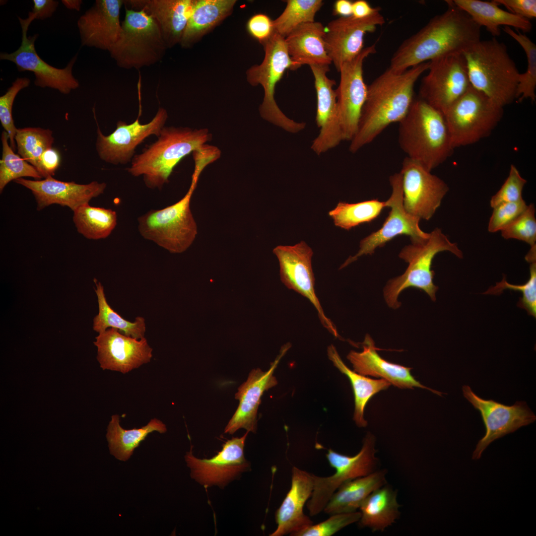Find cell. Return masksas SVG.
Instances as JSON below:
<instances>
[{"mask_svg": "<svg viewBox=\"0 0 536 536\" xmlns=\"http://www.w3.org/2000/svg\"><path fill=\"white\" fill-rule=\"evenodd\" d=\"M448 7L405 39L393 54L388 68L402 72L453 53H463L480 39V27L464 10L446 0Z\"/></svg>", "mask_w": 536, "mask_h": 536, "instance_id": "1", "label": "cell"}, {"mask_svg": "<svg viewBox=\"0 0 536 536\" xmlns=\"http://www.w3.org/2000/svg\"><path fill=\"white\" fill-rule=\"evenodd\" d=\"M429 66V62L423 63L402 72L388 68L367 85L357 131L349 147L350 152L355 153L372 142L389 126L404 117L415 98V84Z\"/></svg>", "mask_w": 536, "mask_h": 536, "instance_id": "2", "label": "cell"}, {"mask_svg": "<svg viewBox=\"0 0 536 536\" xmlns=\"http://www.w3.org/2000/svg\"><path fill=\"white\" fill-rule=\"evenodd\" d=\"M398 142L406 157L431 171L455 149L443 113L418 97L399 123Z\"/></svg>", "mask_w": 536, "mask_h": 536, "instance_id": "3", "label": "cell"}, {"mask_svg": "<svg viewBox=\"0 0 536 536\" xmlns=\"http://www.w3.org/2000/svg\"><path fill=\"white\" fill-rule=\"evenodd\" d=\"M463 54L471 87L503 107L516 99L520 72L503 43L480 40Z\"/></svg>", "mask_w": 536, "mask_h": 536, "instance_id": "4", "label": "cell"}, {"mask_svg": "<svg viewBox=\"0 0 536 536\" xmlns=\"http://www.w3.org/2000/svg\"><path fill=\"white\" fill-rule=\"evenodd\" d=\"M157 140L134 156L129 172L142 176L146 187L162 189L174 168L184 157L201 148L211 139L207 129L164 127Z\"/></svg>", "mask_w": 536, "mask_h": 536, "instance_id": "5", "label": "cell"}, {"mask_svg": "<svg viewBox=\"0 0 536 536\" xmlns=\"http://www.w3.org/2000/svg\"><path fill=\"white\" fill-rule=\"evenodd\" d=\"M443 251L450 252L460 259L463 258L458 245L451 242L438 228L429 233L426 240L412 242L402 250L399 257L408 265L402 275L389 281L384 289V298L390 307L395 309L401 306L399 296L408 287L424 291L435 301L438 287L433 283L435 272L431 267L435 256Z\"/></svg>", "mask_w": 536, "mask_h": 536, "instance_id": "6", "label": "cell"}, {"mask_svg": "<svg viewBox=\"0 0 536 536\" xmlns=\"http://www.w3.org/2000/svg\"><path fill=\"white\" fill-rule=\"evenodd\" d=\"M168 47L159 25L144 10L125 6L120 36L109 51L117 65L139 69L160 62Z\"/></svg>", "mask_w": 536, "mask_h": 536, "instance_id": "7", "label": "cell"}, {"mask_svg": "<svg viewBox=\"0 0 536 536\" xmlns=\"http://www.w3.org/2000/svg\"><path fill=\"white\" fill-rule=\"evenodd\" d=\"M265 51L263 62L252 66L246 71L247 81L252 86L261 85L264 91L263 102L259 108L265 120L292 133L303 130L305 123L296 122L286 116L274 99L276 84L287 69L293 70V65L288 55L285 38L274 31L271 36L262 44Z\"/></svg>", "mask_w": 536, "mask_h": 536, "instance_id": "8", "label": "cell"}, {"mask_svg": "<svg viewBox=\"0 0 536 536\" xmlns=\"http://www.w3.org/2000/svg\"><path fill=\"white\" fill-rule=\"evenodd\" d=\"M196 186L191 184L187 194L177 202L160 209H151L139 217L140 234L171 253L186 251L198 234L190 208L191 197Z\"/></svg>", "mask_w": 536, "mask_h": 536, "instance_id": "9", "label": "cell"}, {"mask_svg": "<svg viewBox=\"0 0 536 536\" xmlns=\"http://www.w3.org/2000/svg\"><path fill=\"white\" fill-rule=\"evenodd\" d=\"M503 108L470 86L443 113L454 148L490 135L502 118Z\"/></svg>", "mask_w": 536, "mask_h": 536, "instance_id": "10", "label": "cell"}, {"mask_svg": "<svg viewBox=\"0 0 536 536\" xmlns=\"http://www.w3.org/2000/svg\"><path fill=\"white\" fill-rule=\"evenodd\" d=\"M375 438L368 433L360 451L348 456L329 449L327 459L335 469L332 475L319 476L312 474L313 489L307 507L311 516L323 511L333 494L342 483L370 474L379 469V461L375 456Z\"/></svg>", "mask_w": 536, "mask_h": 536, "instance_id": "11", "label": "cell"}, {"mask_svg": "<svg viewBox=\"0 0 536 536\" xmlns=\"http://www.w3.org/2000/svg\"><path fill=\"white\" fill-rule=\"evenodd\" d=\"M421 80L418 98L443 113L471 86L463 53L447 54L429 62Z\"/></svg>", "mask_w": 536, "mask_h": 536, "instance_id": "12", "label": "cell"}, {"mask_svg": "<svg viewBox=\"0 0 536 536\" xmlns=\"http://www.w3.org/2000/svg\"><path fill=\"white\" fill-rule=\"evenodd\" d=\"M22 30L21 43L20 47L11 53H1L0 59L13 63L19 71L33 72L35 76L34 84L40 87H50L59 90L64 94L79 87V84L72 74V68L77 59L76 54L64 68L54 67L40 58L36 51L35 42L38 35L27 36V33L31 23L35 19L29 12L26 19L18 17Z\"/></svg>", "mask_w": 536, "mask_h": 536, "instance_id": "13", "label": "cell"}, {"mask_svg": "<svg viewBox=\"0 0 536 536\" xmlns=\"http://www.w3.org/2000/svg\"><path fill=\"white\" fill-rule=\"evenodd\" d=\"M462 391L464 397L479 411L485 427V435L478 442L472 453V460L479 459L493 441L536 420V415L525 402H516L509 406L480 398L468 385L463 386Z\"/></svg>", "mask_w": 536, "mask_h": 536, "instance_id": "14", "label": "cell"}, {"mask_svg": "<svg viewBox=\"0 0 536 536\" xmlns=\"http://www.w3.org/2000/svg\"><path fill=\"white\" fill-rule=\"evenodd\" d=\"M390 183L392 194L385 203L386 207H390L391 210L382 227L363 239L360 241L358 252L355 256L349 257L339 269L346 267L360 256L372 255L377 248L384 246L398 236H408L412 242H422L429 237V233L420 228V219L408 214L404 209L400 172L390 176Z\"/></svg>", "mask_w": 536, "mask_h": 536, "instance_id": "15", "label": "cell"}, {"mask_svg": "<svg viewBox=\"0 0 536 536\" xmlns=\"http://www.w3.org/2000/svg\"><path fill=\"white\" fill-rule=\"evenodd\" d=\"M273 252L279 261L282 282L288 288L307 298L317 310L323 326L338 338L335 325L325 315L315 293L312 249L304 241H301L294 246H278L273 249Z\"/></svg>", "mask_w": 536, "mask_h": 536, "instance_id": "16", "label": "cell"}, {"mask_svg": "<svg viewBox=\"0 0 536 536\" xmlns=\"http://www.w3.org/2000/svg\"><path fill=\"white\" fill-rule=\"evenodd\" d=\"M376 44L364 48L355 58L343 64L338 72L340 81L335 89L339 118L344 140L355 135L366 100L367 85L363 77V63L376 52Z\"/></svg>", "mask_w": 536, "mask_h": 536, "instance_id": "17", "label": "cell"}, {"mask_svg": "<svg viewBox=\"0 0 536 536\" xmlns=\"http://www.w3.org/2000/svg\"><path fill=\"white\" fill-rule=\"evenodd\" d=\"M400 173L405 210L420 220L430 219L448 192V185L407 157L403 160Z\"/></svg>", "mask_w": 536, "mask_h": 536, "instance_id": "18", "label": "cell"}, {"mask_svg": "<svg viewBox=\"0 0 536 536\" xmlns=\"http://www.w3.org/2000/svg\"><path fill=\"white\" fill-rule=\"evenodd\" d=\"M139 116L130 124L119 121L115 130L108 135L102 134L96 122V150L102 160L115 165L130 162L138 145L151 135H159L168 118L167 111L163 108L158 109L147 124H141Z\"/></svg>", "mask_w": 536, "mask_h": 536, "instance_id": "19", "label": "cell"}, {"mask_svg": "<svg viewBox=\"0 0 536 536\" xmlns=\"http://www.w3.org/2000/svg\"><path fill=\"white\" fill-rule=\"evenodd\" d=\"M248 432L227 441L222 450L209 459L196 458L191 448L185 459L192 478L205 488L213 485L222 488L248 470L250 464L245 458L244 448Z\"/></svg>", "mask_w": 536, "mask_h": 536, "instance_id": "20", "label": "cell"}, {"mask_svg": "<svg viewBox=\"0 0 536 536\" xmlns=\"http://www.w3.org/2000/svg\"><path fill=\"white\" fill-rule=\"evenodd\" d=\"M380 11L365 18L340 17L328 23L325 27L326 48L337 71L343 64L362 51L365 35L374 32L378 26L385 23Z\"/></svg>", "mask_w": 536, "mask_h": 536, "instance_id": "21", "label": "cell"}, {"mask_svg": "<svg viewBox=\"0 0 536 536\" xmlns=\"http://www.w3.org/2000/svg\"><path fill=\"white\" fill-rule=\"evenodd\" d=\"M95 339L97 359L103 370L125 374L150 362L152 356L145 337L137 339L114 328L99 333Z\"/></svg>", "mask_w": 536, "mask_h": 536, "instance_id": "22", "label": "cell"}, {"mask_svg": "<svg viewBox=\"0 0 536 536\" xmlns=\"http://www.w3.org/2000/svg\"><path fill=\"white\" fill-rule=\"evenodd\" d=\"M290 343L283 345L274 361L267 371L260 368L253 369L246 382L238 388L235 398L239 401L237 409L226 426L224 433L232 434L244 428L255 433L257 427V413L264 393L277 384L273 373L280 359L291 347Z\"/></svg>", "mask_w": 536, "mask_h": 536, "instance_id": "23", "label": "cell"}, {"mask_svg": "<svg viewBox=\"0 0 536 536\" xmlns=\"http://www.w3.org/2000/svg\"><path fill=\"white\" fill-rule=\"evenodd\" d=\"M314 78L317 96L316 121L320 134L314 140L311 148L320 154L335 147L344 140L339 118L335 80L329 78V66H310Z\"/></svg>", "mask_w": 536, "mask_h": 536, "instance_id": "24", "label": "cell"}, {"mask_svg": "<svg viewBox=\"0 0 536 536\" xmlns=\"http://www.w3.org/2000/svg\"><path fill=\"white\" fill-rule=\"evenodd\" d=\"M14 181L32 192L38 210L52 204H58L74 211L102 194L106 188L105 183L93 181L87 184H79L74 182L59 181L52 176L41 180L21 178Z\"/></svg>", "mask_w": 536, "mask_h": 536, "instance_id": "25", "label": "cell"}, {"mask_svg": "<svg viewBox=\"0 0 536 536\" xmlns=\"http://www.w3.org/2000/svg\"><path fill=\"white\" fill-rule=\"evenodd\" d=\"M123 4V0H96L77 20L81 45L109 51L121 33Z\"/></svg>", "mask_w": 536, "mask_h": 536, "instance_id": "26", "label": "cell"}, {"mask_svg": "<svg viewBox=\"0 0 536 536\" xmlns=\"http://www.w3.org/2000/svg\"><path fill=\"white\" fill-rule=\"evenodd\" d=\"M313 489L312 474L293 467L291 487L275 512L277 528L270 536H293L314 524L303 512Z\"/></svg>", "mask_w": 536, "mask_h": 536, "instance_id": "27", "label": "cell"}, {"mask_svg": "<svg viewBox=\"0 0 536 536\" xmlns=\"http://www.w3.org/2000/svg\"><path fill=\"white\" fill-rule=\"evenodd\" d=\"M362 346V351L351 350L347 355L355 372L363 376L385 379L401 389L420 388L442 396V393L427 387L417 381L410 373L411 368L390 362L381 357L377 352L379 349L368 334Z\"/></svg>", "mask_w": 536, "mask_h": 536, "instance_id": "28", "label": "cell"}, {"mask_svg": "<svg viewBox=\"0 0 536 536\" xmlns=\"http://www.w3.org/2000/svg\"><path fill=\"white\" fill-rule=\"evenodd\" d=\"M195 0H126L125 6L144 10L159 25L163 39L171 48L180 43Z\"/></svg>", "mask_w": 536, "mask_h": 536, "instance_id": "29", "label": "cell"}, {"mask_svg": "<svg viewBox=\"0 0 536 536\" xmlns=\"http://www.w3.org/2000/svg\"><path fill=\"white\" fill-rule=\"evenodd\" d=\"M325 34L324 25L315 21L299 25L285 38L293 70L304 65H330L332 61L326 48Z\"/></svg>", "mask_w": 536, "mask_h": 536, "instance_id": "30", "label": "cell"}, {"mask_svg": "<svg viewBox=\"0 0 536 536\" xmlns=\"http://www.w3.org/2000/svg\"><path fill=\"white\" fill-rule=\"evenodd\" d=\"M387 470L378 469L342 483L333 494L323 511L330 515L357 511L375 490L387 484Z\"/></svg>", "mask_w": 536, "mask_h": 536, "instance_id": "31", "label": "cell"}, {"mask_svg": "<svg viewBox=\"0 0 536 536\" xmlns=\"http://www.w3.org/2000/svg\"><path fill=\"white\" fill-rule=\"evenodd\" d=\"M457 6L467 12L473 21L484 27L494 37L500 35L501 26L513 27L523 32H529L532 28L530 20L501 9L495 0H453Z\"/></svg>", "mask_w": 536, "mask_h": 536, "instance_id": "32", "label": "cell"}, {"mask_svg": "<svg viewBox=\"0 0 536 536\" xmlns=\"http://www.w3.org/2000/svg\"><path fill=\"white\" fill-rule=\"evenodd\" d=\"M235 0H195L180 44L188 48L232 13Z\"/></svg>", "mask_w": 536, "mask_h": 536, "instance_id": "33", "label": "cell"}, {"mask_svg": "<svg viewBox=\"0 0 536 536\" xmlns=\"http://www.w3.org/2000/svg\"><path fill=\"white\" fill-rule=\"evenodd\" d=\"M400 507L397 491L386 484L373 491L360 506L359 525L383 532L399 518Z\"/></svg>", "mask_w": 536, "mask_h": 536, "instance_id": "34", "label": "cell"}, {"mask_svg": "<svg viewBox=\"0 0 536 536\" xmlns=\"http://www.w3.org/2000/svg\"><path fill=\"white\" fill-rule=\"evenodd\" d=\"M329 359L334 365L350 381L354 396L353 420L357 426L365 427L367 421L364 419L365 407L371 398L381 391L387 389L391 383L385 379H374L366 377L349 369L343 362L334 345L327 349Z\"/></svg>", "mask_w": 536, "mask_h": 536, "instance_id": "35", "label": "cell"}, {"mask_svg": "<svg viewBox=\"0 0 536 536\" xmlns=\"http://www.w3.org/2000/svg\"><path fill=\"white\" fill-rule=\"evenodd\" d=\"M107 431L106 438L111 454L120 461H126L149 433L154 431L164 433L167 428L161 420L155 418L141 428L125 429L120 424L119 416L115 414L111 417Z\"/></svg>", "mask_w": 536, "mask_h": 536, "instance_id": "36", "label": "cell"}, {"mask_svg": "<svg viewBox=\"0 0 536 536\" xmlns=\"http://www.w3.org/2000/svg\"><path fill=\"white\" fill-rule=\"evenodd\" d=\"M73 211V220L77 231L92 240L109 236L117 223V215L111 209L84 204Z\"/></svg>", "mask_w": 536, "mask_h": 536, "instance_id": "37", "label": "cell"}, {"mask_svg": "<svg viewBox=\"0 0 536 536\" xmlns=\"http://www.w3.org/2000/svg\"><path fill=\"white\" fill-rule=\"evenodd\" d=\"M94 281L96 286L95 292L97 296L99 312L93 319L94 331L99 334L105 331L108 328H114L127 336L137 339L144 338L146 329L144 319L137 317L134 322L124 319L108 304L103 286L101 283L97 282L95 279Z\"/></svg>", "mask_w": 536, "mask_h": 536, "instance_id": "38", "label": "cell"}, {"mask_svg": "<svg viewBox=\"0 0 536 536\" xmlns=\"http://www.w3.org/2000/svg\"><path fill=\"white\" fill-rule=\"evenodd\" d=\"M385 207V201L377 199L353 203L340 201L329 212V215L336 226L349 230L360 224L371 222Z\"/></svg>", "mask_w": 536, "mask_h": 536, "instance_id": "39", "label": "cell"}, {"mask_svg": "<svg viewBox=\"0 0 536 536\" xmlns=\"http://www.w3.org/2000/svg\"><path fill=\"white\" fill-rule=\"evenodd\" d=\"M286 6L273 20L274 31L285 38L299 25L315 21L317 12L323 5L322 0H287Z\"/></svg>", "mask_w": 536, "mask_h": 536, "instance_id": "40", "label": "cell"}, {"mask_svg": "<svg viewBox=\"0 0 536 536\" xmlns=\"http://www.w3.org/2000/svg\"><path fill=\"white\" fill-rule=\"evenodd\" d=\"M18 154L38 171L42 154L52 147L53 133L40 128L17 129L15 136Z\"/></svg>", "mask_w": 536, "mask_h": 536, "instance_id": "41", "label": "cell"}, {"mask_svg": "<svg viewBox=\"0 0 536 536\" xmlns=\"http://www.w3.org/2000/svg\"><path fill=\"white\" fill-rule=\"evenodd\" d=\"M503 30L522 47L528 61L526 72L520 73L519 75L516 99L519 102L525 99H530L535 102L536 98V45L527 36L519 31H515L508 26H504Z\"/></svg>", "mask_w": 536, "mask_h": 536, "instance_id": "42", "label": "cell"}, {"mask_svg": "<svg viewBox=\"0 0 536 536\" xmlns=\"http://www.w3.org/2000/svg\"><path fill=\"white\" fill-rule=\"evenodd\" d=\"M7 133L1 134L2 157L0 160V192L12 180L25 177L34 178L36 180L42 178L35 167L28 163L20 155L15 154L8 143Z\"/></svg>", "mask_w": 536, "mask_h": 536, "instance_id": "43", "label": "cell"}, {"mask_svg": "<svg viewBox=\"0 0 536 536\" xmlns=\"http://www.w3.org/2000/svg\"><path fill=\"white\" fill-rule=\"evenodd\" d=\"M530 278L528 281L522 285L510 284L506 280L505 277L495 286L490 287L484 294L498 295L506 289L519 291L523 296L519 300L518 306L527 311L528 314L536 317V262L530 263Z\"/></svg>", "mask_w": 536, "mask_h": 536, "instance_id": "44", "label": "cell"}, {"mask_svg": "<svg viewBox=\"0 0 536 536\" xmlns=\"http://www.w3.org/2000/svg\"><path fill=\"white\" fill-rule=\"evenodd\" d=\"M535 211L534 204L528 205L520 215L500 231L502 236L506 239H515L523 241L531 247L536 245Z\"/></svg>", "mask_w": 536, "mask_h": 536, "instance_id": "45", "label": "cell"}, {"mask_svg": "<svg viewBox=\"0 0 536 536\" xmlns=\"http://www.w3.org/2000/svg\"><path fill=\"white\" fill-rule=\"evenodd\" d=\"M30 83V79L26 77H17L5 94L0 97V121L2 127L8 135L10 145L14 151L16 147L15 136L17 129L15 127L12 119V106L18 93L21 90L29 86Z\"/></svg>", "mask_w": 536, "mask_h": 536, "instance_id": "46", "label": "cell"}, {"mask_svg": "<svg viewBox=\"0 0 536 536\" xmlns=\"http://www.w3.org/2000/svg\"><path fill=\"white\" fill-rule=\"evenodd\" d=\"M360 516L359 511L333 514L326 520L313 524L293 536H331L345 527L358 522Z\"/></svg>", "mask_w": 536, "mask_h": 536, "instance_id": "47", "label": "cell"}, {"mask_svg": "<svg viewBox=\"0 0 536 536\" xmlns=\"http://www.w3.org/2000/svg\"><path fill=\"white\" fill-rule=\"evenodd\" d=\"M527 180L523 178L514 165H511L509 175L499 190L490 201L491 207L505 202H514L523 199L522 192Z\"/></svg>", "mask_w": 536, "mask_h": 536, "instance_id": "48", "label": "cell"}, {"mask_svg": "<svg viewBox=\"0 0 536 536\" xmlns=\"http://www.w3.org/2000/svg\"><path fill=\"white\" fill-rule=\"evenodd\" d=\"M527 206L525 201L522 199L517 201L503 203L493 207L488 223V231L494 233L501 231L520 215Z\"/></svg>", "mask_w": 536, "mask_h": 536, "instance_id": "49", "label": "cell"}, {"mask_svg": "<svg viewBox=\"0 0 536 536\" xmlns=\"http://www.w3.org/2000/svg\"><path fill=\"white\" fill-rule=\"evenodd\" d=\"M247 29L249 33L262 44L274 32L273 20L266 14H256L248 20Z\"/></svg>", "mask_w": 536, "mask_h": 536, "instance_id": "50", "label": "cell"}, {"mask_svg": "<svg viewBox=\"0 0 536 536\" xmlns=\"http://www.w3.org/2000/svg\"><path fill=\"white\" fill-rule=\"evenodd\" d=\"M499 5L504 6L508 11L524 18L536 17V0H495Z\"/></svg>", "mask_w": 536, "mask_h": 536, "instance_id": "51", "label": "cell"}, {"mask_svg": "<svg viewBox=\"0 0 536 536\" xmlns=\"http://www.w3.org/2000/svg\"><path fill=\"white\" fill-rule=\"evenodd\" d=\"M61 161L58 150L52 147L45 151L40 159L38 172L45 179L55 175Z\"/></svg>", "mask_w": 536, "mask_h": 536, "instance_id": "52", "label": "cell"}, {"mask_svg": "<svg viewBox=\"0 0 536 536\" xmlns=\"http://www.w3.org/2000/svg\"><path fill=\"white\" fill-rule=\"evenodd\" d=\"M30 13L35 19L43 20L52 16L58 6L59 2L53 0H33Z\"/></svg>", "mask_w": 536, "mask_h": 536, "instance_id": "53", "label": "cell"}, {"mask_svg": "<svg viewBox=\"0 0 536 536\" xmlns=\"http://www.w3.org/2000/svg\"><path fill=\"white\" fill-rule=\"evenodd\" d=\"M379 7H373L366 0H357L352 2V15L356 18L368 17L379 10Z\"/></svg>", "mask_w": 536, "mask_h": 536, "instance_id": "54", "label": "cell"}, {"mask_svg": "<svg viewBox=\"0 0 536 536\" xmlns=\"http://www.w3.org/2000/svg\"><path fill=\"white\" fill-rule=\"evenodd\" d=\"M352 2L348 0H337L334 4L333 14L340 17L352 15Z\"/></svg>", "mask_w": 536, "mask_h": 536, "instance_id": "55", "label": "cell"}, {"mask_svg": "<svg viewBox=\"0 0 536 536\" xmlns=\"http://www.w3.org/2000/svg\"><path fill=\"white\" fill-rule=\"evenodd\" d=\"M63 4L68 9L79 11L82 1L81 0H62Z\"/></svg>", "mask_w": 536, "mask_h": 536, "instance_id": "56", "label": "cell"}, {"mask_svg": "<svg viewBox=\"0 0 536 536\" xmlns=\"http://www.w3.org/2000/svg\"><path fill=\"white\" fill-rule=\"evenodd\" d=\"M526 260L530 263H532L536 262V246L534 245L531 247V249L529 253L527 254L525 257Z\"/></svg>", "mask_w": 536, "mask_h": 536, "instance_id": "57", "label": "cell"}]
</instances>
